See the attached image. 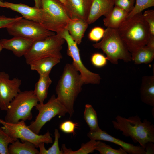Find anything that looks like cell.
I'll return each mask as SVG.
<instances>
[{"mask_svg": "<svg viewBox=\"0 0 154 154\" xmlns=\"http://www.w3.org/2000/svg\"><path fill=\"white\" fill-rule=\"evenodd\" d=\"M84 83L80 73L72 64L67 63L56 88V98L66 109L70 118L73 116L74 104Z\"/></svg>", "mask_w": 154, "mask_h": 154, "instance_id": "1", "label": "cell"}, {"mask_svg": "<svg viewBox=\"0 0 154 154\" xmlns=\"http://www.w3.org/2000/svg\"><path fill=\"white\" fill-rule=\"evenodd\" d=\"M118 30L131 54L146 45L151 35L142 12L127 18Z\"/></svg>", "mask_w": 154, "mask_h": 154, "instance_id": "2", "label": "cell"}, {"mask_svg": "<svg viewBox=\"0 0 154 154\" xmlns=\"http://www.w3.org/2000/svg\"><path fill=\"white\" fill-rule=\"evenodd\" d=\"M112 123L114 128L122 132L126 137H131L135 143H138L144 149L149 142L154 143V125L147 119L143 122L138 116L127 118L118 115Z\"/></svg>", "mask_w": 154, "mask_h": 154, "instance_id": "3", "label": "cell"}, {"mask_svg": "<svg viewBox=\"0 0 154 154\" xmlns=\"http://www.w3.org/2000/svg\"><path fill=\"white\" fill-rule=\"evenodd\" d=\"M95 48L101 50L108 60L117 64L119 59L128 62L131 60V54L121 38L118 29L107 27L103 37L99 42L93 44Z\"/></svg>", "mask_w": 154, "mask_h": 154, "instance_id": "4", "label": "cell"}, {"mask_svg": "<svg viewBox=\"0 0 154 154\" xmlns=\"http://www.w3.org/2000/svg\"><path fill=\"white\" fill-rule=\"evenodd\" d=\"M43 15L40 23L45 28L60 35L71 19L59 0H41Z\"/></svg>", "mask_w": 154, "mask_h": 154, "instance_id": "5", "label": "cell"}, {"mask_svg": "<svg viewBox=\"0 0 154 154\" xmlns=\"http://www.w3.org/2000/svg\"><path fill=\"white\" fill-rule=\"evenodd\" d=\"M38 102L33 90L20 91L10 103L4 120L12 123L30 120L33 117L31 110Z\"/></svg>", "mask_w": 154, "mask_h": 154, "instance_id": "6", "label": "cell"}, {"mask_svg": "<svg viewBox=\"0 0 154 154\" xmlns=\"http://www.w3.org/2000/svg\"><path fill=\"white\" fill-rule=\"evenodd\" d=\"M65 42L60 35L55 34L40 40L35 41L24 56L26 64L42 58L52 57L61 59L62 56L61 51Z\"/></svg>", "mask_w": 154, "mask_h": 154, "instance_id": "7", "label": "cell"}, {"mask_svg": "<svg viewBox=\"0 0 154 154\" xmlns=\"http://www.w3.org/2000/svg\"><path fill=\"white\" fill-rule=\"evenodd\" d=\"M0 124L3 125L0 127L14 141L19 139L21 141H28L34 144L37 148L40 143L48 144L53 142L48 131L44 135L36 134L28 127L24 121L21 120L12 123L0 119Z\"/></svg>", "mask_w": 154, "mask_h": 154, "instance_id": "8", "label": "cell"}, {"mask_svg": "<svg viewBox=\"0 0 154 154\" xmlns=\"http://www.w3.org/2000/svg\"><path fill=\"white\" fill-rule=\"evenodd\" d=\"M6 28L11 35L22 37L34 41L43 40L55 34L54 32L45 28L39 23L23 17Z\"/></svg>", "mask_w": 154, "mask_h": 154, "instance_id": "9", "label": "cell"}, {"mask_svg": "<svg viewBox=\"0 0 154 154\" xmlns=\"http://www.w3.org/2000/svg\"><path fill=\"white\" fill-rule=\"evenodd\" d=\"M35 107L38 111V114L35 120L27 126L37 134H39L44 125L53 118L56 116H64L68 113L66 109L54 95H52L46 104H38Z\"/></svg>", "mask_w": 154, "mask_h": 154, "instance_id": "10", "label": "cell"}, {"mask_svg": "<svg viewBox=\"0 0 154 154\" xmlns=\"http://www.w3.org/2000/svg\"><path fill=\"white\" fill-rule=\"evenodd\" d=\"M61 35L67 44V54L72 58V64L80 72L84 84H99L101 80L100 75L91 72L84 65L80 57L78 44L72 38L67 29Z\"/></svg>", "mask_w": 154, "mask_h": 154, "instance_id": "11", "label": "cell"}, {"mask_svg": "<svg viewBox=\"0 0 154 154\" xmlns=\"http://www.w3.org/2000/svg\"><path fill=\"white\" fill-rule=\"evenodd\" d=\"M21 80L14 78L9 79L8 74L4 71L0 72V109L6 111L13 99L21 91L19 88Z\"/></svg>", "mask_w": 154, "mask_h": 154, "instance_id": "12", "label": "cell"}, {"mask_svg": "<svg viewBox=\"0 0 154 154\" xmlns=\"http://www.w3.org/2000/svg\"><path fill=\"white\" fill-rule=\"evenodd\" d=\"M87 136L90 139L102 140L113 143L120 146L127 153L129 154H145L144 148L140 145L135 146L125 142L108 134L101 129L96 132L90 131Z\"/></svg>", "mask_w": 154, "mask_h": 154, "instance_id": "13", "label": "cell"}, {"mask_svg": "<svg viewBox=\"0 0 154 154\" xmlns=\"http://www.w3.org/2000/svg\"><path fill=\"white\" fill-rule=\"evenodd\" d=\"M35 41L19 37L14 36L10 39H3L0 43L3 49L11 51L16 56H24L29 50Z\"/></svg>", "mask_w": 154, "mask_h": 154, "instance_id": "14", "label": "cell"}, {"mask_svg": "<svg viewBox=\"0 0 154 154\" xmlns=\"http://www.w3.org/2000/svg\"><path fill=\"white\" fill-rule=\"evenodd\" d=\"M93 0H66L65 6L71 19L79 18L86 21Z\"/></svg>", "mask_w": 154, "mask_h": 154, "instance_id": "15", "label": "cell"}, {"mask_svg": "<svg viewBox=\"0 0 154 154\" xmlns=\"http://www.w3.org/2000/svg\"><path fill=\"white\" fill-rule=\"evenodd\" d=\"M114 5L113 0H93L86 21L91 24L102 16H107Z\"/></svg>", "mask_w": 154, "mask_h": 154, "instance_id": "16", "label": "cell"}, {"mask_svg": "<svg viewBox=\"0 0 154 154\" xmlns=\"http://www.w3.org/2000/svg\"><path fill=\"white\" fill-rule=\"evenodd\" d=\"M6 8H9L21 14L23 18L40 23L43 15L42 8L31 7L22 3L16 4L4 2Z\"/></svg>", "mask_w": 154, "mask_h": 154, "instance_id": "17", "label": "cell"}, {"mask_svg": "<svg viewBox=\"0 0 154 154\" xmlns=\"http://www.w3.org/2000/svg\"><path fill=\"white\" fill-rule=\"evenodd\" d=\"M88 25L86 21L77 18L71 19L67 24L66 29L72 38L78 45L81 43Z\"/></svg>", "mask_w": 154, "mask_h": 154, "instance_id": "18", "label": "cell"}, {"mask_svg": "<svg viewBox=\"0 0 154 154\" xmlns=\"http://www.w3.org/2000/svg\"><path fill=\"white\" fill-rule=\"evenodd\" d=\"M140 92L142 101L154 108V74L142 77Z\"/></svg>", "mask_w": 154, "mask_h": 154, "instance_id": "19", "label": "cell"}, {"mask_svg": "<svg viewBox=\"0 0 154 154\" xmlns=\"http://www.w3.org/2000/svg\"><path fill=\"white\" fill-rule=\"evenodd\" d=\"M61 59L49 57L35 60L29 65L32 70L37 71L39 75H49L52 68L59 63Z\"/></svg>", "mask_w": 154, "mask_h": 154, "instance_id": "20", "label": "cell"}, {"mask_svg": "<svg viewBox=\"0 0 154 154\" xmlns=\"http://www.w3.org/2000/svg\"><path fill=\"white\" fill-rule=\"evenodd\" d=\"M129 13L120 7L114 6L112 10L103 20L107 27L118 29L127 18Z\"/></svg>", "mask_w": 154, "mask_h": 154, "instance_id": "21", "label": "cell"}, {"mask_svg": "<svg viewBox=\"0 0 154 154\" xmlns=\"http://www.w3.org/2000/svg\"><path fill=\"white\" fill-rule=\"evenodd\" d=\"M17 139L9 145V154H39V151L33 143L27 141Z\"/></svg>", "mask_w": 154, "mask_h": 154, "instance_id": "22", "label": "cell"}, {"mask_svg": "<svg viewBox=\"0 0 154 154\" xmlns=\"http://www.w3.org/2000/svg\"><path fill=\"white\" fill-rule=\"evenodd\" d=\"M52 83L49 75H39L38 80L35 84L33 91L40 104H44V100L47 96L48 88Z\"/></svg>", "mask_w": 154, "mask_h": 154, "instance_id": "23", "label": "cell"}, {"mask_svg": "<svg viewBox=\"0 0 154 154\" xmlns=\"http://www.w3.org/2000/svg\"><path fill=\"white\" fill-rule=\"evenodd\" d=\"M131 60L136 64H148L152 62L154 58V49L146 45L138 49L131 54Z\"/></svg>", "mask_w": 154, "mask_h": 154, "instance_id": "24", "label": "cell"}, {"mask_svg": "<svg viewBox=\"0 0 154 154\" xmlns=\"http://www.w3.org/2000/svg\"><path fill=\"white\" fill-rule=\"evenodd\" d=\"M84 117L86 123L90 128V131L96 132L100 129L98 125L96 112L91 105H85Z\"/></svg>", "mask_w": 154, "mask_h": 154, "instance_id": "25", "label": "cell"}, {"mask_svg": "<svg viewBox=\"0 0 154 154\" xmlns=\"http://www.w3.org/2000/svg\"><path fill=\"white\" fill-rule=\"evenodd\" d=\"M99 141L94 139L90 140L85 143H82L80 149L76 151H72L71 149H68L65 144L62 145L61 151L63 154H88L93 153Z\"/></svg>", "mask_w": 154, "mask_h": 154, "instance_id": "26", "label": "cell"}, {"mask_svg": "<svg viewBox=\"0 0 154 154\" xmlns=\"http://www.w3.org/2000/svg\"><path fill=\"white\" fill-rule=\"evenodd\" d=\"M54 140L52 146L46 150L44 146V143H41L39 144L38 148L39 149V154H63L60 150L59 146V139L60 137V133L57 129L54 131Z\"/></svg>", "mask_w": 154, "mask_h": 154, "instance_id": "27", "label": "cell"}, {"mask_svg": "<svg viewBox=\"0 0 154 154\" xmlns=\"http://www.w3.org/2000/svg\"><path fill=\"white\" fill-rule=\"evenodd\" d=\"M135 3L133 10L129 12L127 18H129L144 9L154 6V0H135Z\"/></svg>", "mask_w": 154, "mask_h": 154, "instance_id": "28", "label": "cell"}, {"mask_svg": "<svg viewBox=\"0 0 154 154\" xmlns=\"http://www.w3.org/2000/svg\"><path fill=\"white\" fill-rule=\"evenodd\" d=\"M95 150L100 154H127V153L122 148L115 149L110 146L99 141Z\"/></svg>", "mask_w": 154, "mask_h": 154, "instance_id": "29", "label": "cell"}, {"mask_svg": "<svg viewBox=\"0 0 154 154\" xmlns=\"http://www.w3.org/2000/svg\"><path fill=\"white\" fill-rule=\"evenodd\" d=\"M14 141L0 127V154H9L8 145Z\"/></svg>", "mask_w": 154, "mask_h": 154, "instance_id": "30", "label": "cell"}, {"mask_svg": "<svg viewBox=\"0 0 154 154\" xmlns=\"http://www.w3.org/2000/svg\"><path fill=\"white\" fill-rule=\"evenodd\" d=\"M91 62L95 67L100 68L104 67L107 64V59L103 54L95 53L92 54L91 57Z\"/></svg>", "mask_w": 154, "mask_h": 154, "instance_id": "31", "label": "cell"}, {"mask_svg": "<svg viewBox=\"0 0 154 154\" xmlns=\"http://www.w3.org/2000/svg\"><path fill=\"white\" fill-rule=\"evenodd\" d=\"M135 0H113L114 6L124 9L129 13L133 9Z\"/></svg>", "mask_w": 154, "mask_h": 154, "instance_id": "32", "label": "cell"}, {"mask_svg": "<svg viewBox=\"0 0 154 154\" xmlns=\"http://www.w3.org/2000/svg\"><path fill=\"white\" fill-rule=\"evenodd\" d=\"M105 33V30L99 27L93 28L90 32L88 36L91 41L97 42L102 38Z\"/></svg>", "mask_w": 154, "mask_h": 154, "instance_id": "33", "label": "cell"}, {"mask_svg": "<svg viewBox=\"0 0 154 154\" xmlns=\"http://www.w3.org/2000/svg\"><path fill=\"white\" fill-rule=\"evenodd\" d=\"M78 126L77 123H74L70 120H66L60 123L59 128L64 133L74 135L75 130Z\"/></svg>", "mask_w": 154, "mask_h": 154, "instance_id": "34", "label": "cell"}, {"mask_svg": "<svg viewBox=\"0 0 154 154\" xmlns=\"http://www.w3.org/2000/svg\"><path fill=\"white\" fill-rule=\"evenodd\" d=\"M143 17L148 24L150 34L154 35V10L151 9L145 11Z\"/></svg>", "mask_w": 154, "mask_h": 154, "instance_id": "35", "label": "cell"}, {"mask_svg": "<svg viewBox=\"0 0 154 154\" xmlns=\"http://www.w3.org/2000/svg\"><path fill=\"white\" fill-rule=\"evenodd\" d=\"M22 17H10L3 15H0V28H6Z\"/></svg>", "mask_w": 154, "mask_h": 154, "instance_id": "36", "label": "cell"}, {"mask_svg": "<svg viewBox=\"0 0 154 154\" xmlns=\"http://www.w3.org/2000/svg\"><path fill=\"white\" fill-rule=\"evenodd\" d=\"M145 154H154V144L151 142L147 143L145 145Z\"/></svg>", "mask_w": 154, "mask_h": 154, "instance_id": "37", "label": "cell"}, {"mask_svg": "<svg viewBox=\"0 0 154 154\" xmlns=\"http://www.w3.org/2000/svg\"><path fill=\"white\" fill-rule=\"evenodd\" d=\"M146 45L151 48L154 49V35H150Z\"/></svg>", "mask_w": 154, "mask_h": 154, "instance_id": "38", "label": "cell"}, {"mask_svg": "<svg viewBox=\"0 0 154 154\" xmlns=\"http://www.w3.org/2000/svg\"><path fill=\"white\" fill-rule=\"evenodd\" d=\"M35 7L38 8H41L42 7L41 0H34Z\"/></svg>", "mask_w": 154, "mask_h": 154, "instance_id": "39", "label": "cell"}, {"mask_svg": "<svg viewBox=\"0 0 154 154\" xmlns=\"http://www.w3.org/2000/svg\"><path fill=\"white\" fill-rule=\"evenodd\" d=\"M0 7L6 8L4 2H3L1 0H0Z\"/></svg>", "mask_w": 154, "mask_h": 154, "instance_id": "40", "label": "cell"}, {"mask_svg": "<svg viewBox=\"0 0 154 154\" xmlns=\"http://www.w3.org/2000/svg\"><path fill=\"white\" fill-rule=\"evenodd\" d=\"M60 2H61L64 6L66 4V0H59Z\"/></svg>", "mask_w": 154, "mask_h": 154, "instance_id": "41", "label": "cell"}, {"mask_svg": "<svg viewBox=\"0 0 154 154\" xmlns=\"http://www.w3.org/2000/svg\"><path fill=\"white\" fill-rule=\"evenodd\" d=\"M3 48L2 47V46L0 43V52L1 51V50H2L3 49Z\"/></svg>", "mask_w": 154, "mask_h": 154, "instance_id": "42", "label": "cell"}]
</instances>
